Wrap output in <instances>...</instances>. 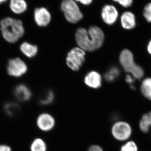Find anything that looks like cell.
Segmentation results:
<instances>
[{
	"mask_svg": "<svg viewBox=\"0 0 151 151\" xmlns=\"http://www.w3.org/2000/svg\"><path fill=\"white\" fill-rule=\"evenodd\" d=\"M87 151H103V150L100 146L94 145L91 146Z\"/></svg>",
	"mask_w": 151,
	"mask_h": 151,
	"instance_id": "cell-26",
	"label": "cell"
},
{
	"mask_svg": "<svg viewBox=\"0 0 151 151\" xmlns=\"http://www.w3.org/2000/svg\"><path fill=\"white\" fill-rule=\"evenodd\" d=\"M37 124L40 129L43 132H48L54 128L55 121L50 114L42 113L39 115L37 120Z\"/></svg>",
	"mask_w": 151,
	"mask_h": 151,
	"instance_id": "cell-9",
	"label": "cell"
},
{
	"mask_svg": "<svg viewBox=\"0 0 151 151\" xmlns=\"http://www.w3.org/2000/svg\"><path fill=\"white\" fill-rule=\"evenodd\" d=\"M119 62L124 70L135 79H141L144 77V69L135 62L134 54L129 50L126 49L121 52Z\"/></svg>",
	"mask_w": 151,
	"mask_h": 151,
	"instance_id": "cell-3",
	"label": "cell"
},
{
	"mask_svg": "<svg viewBox=\"0 0 151 151\" xmlns=\"http://www.w3.org/2000/svg\"><path fill=\"white\" fill-rule=\"evenodd\" d=\"M120 21L122 27L126 30L133 29L136 27L137 25L134 14L129 11L124 12L122 14Z\"/></svg>",
	"mask_w": 151,
	"mask_h": 151,
	"instance_id": "cell-11",
	"label": "cell"
},
{
	"mask_svg": "<svg viewBox=\"0 0 151 151\" xmlns=\"http://www.w3.org/2000/svg\"><path fill=\"white\" fill-rule=\"evenodd\" d=\"M20 50L25 56L31 58L37 54L38 48L36 45L27 42H24L21 45Z\"/></svg>",
	"mask_w": 151,
	"mask_h": 151,
	"instance_id": "cell-16",
	"label": "cell"
},
{
	"mask_svg": "<svg viewBox=\"0 0 151 151\" xmlns=\"http://www.w3.org/2000/svg\"><path fill=\"white\" fill-rule=\"evenodd\" d=\"M111 133L113 137L120 142L129 140L133 133L131 125L125 121H119L116 122L111 129Z\"/></svg>",
	"mask_w": 151,
	"mask_h": 151,
	"instance_id": "cell-5",
	"label": "cell"
},
{
	"mask_svg": "<svg viewBox=\"0 0 151 151\" xmlns=\"http://www.w3.org/2000/svg\"><path fill=\"white\" fill-rule=\"evenodd\" d=\"M60 9L66 20L71 23H76L83 18V14L75 0H63Z\"/></svg>",
	"mask_w": 151,
	"mask_h": 151,
	"instance_id": "cell-4",
	"label": "cell"
},
{
	"mask_svg": "<svg viewBox=\"0 0 151 151\" xmlns=\"http://www.w3.org/2000/svg\"><path fill=\"white\" fill-rule=\"evenodd\" d=\"M135 79L131 74H128L126 75V78H125V81L127 84H129L130 86L134 85V83L135 82Z\"/></svg>",
	"mask_w": 151,
	"mask_h": 151,
	"instance_id": "cell-25",
	"label": "cell"
},
{
	"mask_svg": "<svg viewBox=\"0 0 151 151\" xmlns=\"http://www.w3.org/2000/svg\"><path fill=\"white\" fill-rule=\"evenodd\" d=\"M19 109V105L14 102H9L4 105L5 111L9 116H13L16 114Z\"/></svg>",
	"mask_w": 151,
	"mask_h": 151,
	"instance_id": "cell-20",
	"label": "cell"
},
{
	"mask_svg": "<svg viewBox=\"0 0 151 151\" xmlns=\"http://www.w3.org/2000/svg\"><path fill=\"white\" fill-rule=\"evenodd\" d=\"M51 18L50 13L45 8H37L35 11V20L39 26H46L50 22Z\"/></svg>",
	"mask_w": 151,
	"mask_h": 151,
	"instance_id": "cell-10",
	"label": "cell"
},
{
	"mask_svg": "<svg viewBox=\"0 0 151 151\" xmlns=\"http://www.w3.org/2000/svg\"><path fill=\"white\" fill-rule=\"evenodd\" d=\"M147 50L148 52L151 55V39L149 41L147 46Z\"/></svg>",
	"mask_w": 151,
	"mask_h": 151,
	"instance_id": "cell-29",
	"label": "cell"
},
{
	"mask_svg": "<svg viewBox=\"0 0 151 151\" xmlns=\"http://www.w3.org/2000/svg\"><path fill=\"white\" fill-rule=\"evenodd\" d=\"M7 70L8 73L11 76L20 77L27 71V65L20 58H14L9 60Z\"/></svg>",
	"mask_w": 151,
	"mask_h": 151,
	"instance_id": "cell-7",
	"label": "cell"
},
{
	"mask_svg": "<svg viewBox=\"0 0 151 151\" xmlns=\"http://www.w3.org/2000/svg\"><path fill=\"white\" fill-rule=\"evenodd\" d=\"M85 55V52L80 47L72 49L66 57L68 66L72 70L77 71L84 62Z\"/></svg>",
	"mask_w": 151,
	"mask_h": 151,
	"instance_id": "cell-6",
	"label": "cell"
},
{
	"mask_svg": "<svg viewBox=\"0 0 151 151\" xmlns=\"http://www.w3.org/2000/svg\"><path fill=\"white\" fill-rule=\"evenodd\" d=\"M0 26L3 37L9 43L17 42L24 35V27L20 20L6 18L0 22Z\"/></svg>",
	"mask_w": 151,
	"mask_h": 151,
	"instance_id": "cell-2",
	"label": "cell"
},
{
	"mask_svg": "<svg viewBox=\"0 0 151 151\" xmlns=\"http://www.w3.org/2000/svg\"><path fill=\"white\" fill-rule=\"evenodd\" d=\"M114 2L119 3L120 5L124 8H128L132 5L133 0H113Z\"/></svg>",
	"mask_w": 151,
	"mask_h": 151,
	"instance_id": "cell-24",
	"label": "cell"
},
{
	"mask_svg": "<svg viewBox=\"0 0 151 151\" xmlns=\"http://www.w3.org/2000/svg\"><path fill=\"white\" fill-rule=\"evenodd\" d=\"M30 150L31 151H46V143L41 139L37 138L31 145Z\"/></svg>",
	"mask_w": 151,
	"mask_h": 151,
	"instance_id": "cell-19",
	"label": "cell"
},
{
	"mask_svg": "<svg viewBox=\"0 0 151 151\" xmlns=\"http://www.w3.org/2000/svg\"><path fill=\"white\" fill-rule=\"evenodd\" d=\"M102 77L100 73L95 71H92L86 74L84 78V82L87 86L98 89L102 85Z\"/></svg>",
	"mask_w": 151,
	"mask_h": 151,
	"instance_id": "cell-12",
	"label": "cell"
},
{
	"mask_svg": "<svg viewBox=\"0 0 151 151\" xmlns=\"http://www.w3.org/2000/svg\"><path fill=\"white\" fill-rule=\"evenodd\" d=\"M139 148L136 142L133 140L126 141L122 146L120 151H138Z\"/></svg>",
	"mask_w": 151,
	"mask_h": 151,
	"instance_id": "cell-21",
	"label": "cell"
},
{
	"mask_svg": "<svg viewBox=\"0 0 151 151\" xmlns=\"http://www.w3.org/2000/svg\"><path fill=\"white\" fill-rule=\"evenodd\" d=\"M143 16L148 22L151 23V3L147 4L143 10Z\"/></svg>",
	"mask_w": 151,
	"mask_h": 151,
	"instance_id": "cell-23",
	"label": "cell"
},
{
	"mask_svg": "<svg viewBox=\"0 0 151 151\" xmlns=\"http://www.w3.org/2000/svg\"><path fill=\"white\" fill-rule=\"evenodd\" d=\"M14 94L17 99L23 102L29 100L32 97L31 91L26 85L23 84L17 85L14 89Z\"/></svg>",
	"mask_w": 151,
	"mask_h": 151,
	"instance_id": "cell-13",
	"label": "cell"
},
{
	"mask_svg": "<svg viewBox=\"0 0 151 151\" xmlns=\"http://www.w3.org/2000/svg\"><path fill=\"white\" fill-rule=\"evenodd\" d=\"M105 35L98 27H89L88 31L79 28L76 33V40L78 46L84 51H94L100 48L104 42Z\"/></svg>",
	"mask_w": 151,
	"mask_h": 151,
	"instance_id": "cell-1",
	"label": "cell"
},
{
	"mask_svg": "<svg viewBox=\"0 0 151 151\" xmlns=\"http://www.w3.org/2000/svg\"><path fill=\"white\" fill-rule=\"evenodd\" d=\"M140 91L143 97L151 101V77L143 78L140 86Z\"/></svg>",
	"mask_w": 151,
	"mask_h": 151,
	"instance_id": "cell-15",
	"label": "cell"
},
{
	"mask_svg": "<svg viewBox=\"0 0 151 151\" xmlns=\"http://www.w3.org/2000/svg\"><path fill=\"white\" fill-rule=\"evenodd\" d=\"M7 0H0V4H2V3L5 2Z\"/></svg>",
	"mask_w": 151,
	"mask_h": 151,
	"instance_id": "cell-30",
	"label": "cell"
},
{
	"mask_svg": "<svg viewBox=\"0 0 151 151\" xmlns=\"http://www.w3.org/2000/svg\"><path fill=\"white\" fill-rule=\"evenodd\" d=\"M10 7L14 13L21 14L26 10L27 4L25 0H11Z\"/></svg>",
	"mask_w": 151,
	"mask_h": 151,
	"instance_id": "cell-17",
	"label": "cell"
},
{
	"mask_svg": "<svg viewBox=\"0 0 151 151\" xmlns=\"http://www.w3.org/2000/svg\"><path fill=\"white\" fill-rule=\"evenodd\" d=\"M139 129L144 134H147L151 130V111L143 114L139 123Z\"/></svg>",
	"mask_w": 151,
	"mask_h": 151,
	"instance_id": "cell-14",
	"label": "cell"
},
{
	"mask_svg": "<svg viewBox=\"0 0 151 151\" xmlns=\"http://www.w3.org/2000/svg\"><path fill=\"white\" fill-rule=\"evenodd\" d=\"M54 98V94L51 91H48L41 97L40 102L41 105H47L50 104Z\"/></svg>",
	"mask_w": 151,
	"mask_h": 151,
	"instance_id": "cell-22",
	"label": "cell"
},
{
	"mask_svg": "<svg viewBox=\"0 0 151 151\" xmlns=\"http://www.w3.org/2000/svg\"><path fill=\"white\" fill-rule=\"evenodd\" d=\"M119 13L115 6L106 5L102 9L101 17L106 24L111 25L114 24L118 19Z\"/></svg>",
	"mask_w": 151,
	"mask_h": 151,
	"instance_id": "cell-8",
	"label": "cell"
},
{
	"mask_svg": "<svg viewBox=\"0 0 151 151\" xmlns=\"http://www.w3.org/2000/svg\"><path fill=\"white\" fill-rule=\"evenodd\" d=\"M120 71L118 67L114 66L111 67L105 73L104 78L106 81L111 82L116 80L120 75Z\"/></svg>",
	"mask_w": 151,
	"mask_h": 151,
	"instance_id": "cell-18",
	"label": "cell"
},
{
	"mask_svg": "<svg viewBox=\"0 0 151 151\" xmlns=\"http://www.w3.org/2000/svg\"><path fill=\"white\" fill-rule=\"evenodd\" d=\"M0 151H12L10 147L6 145H0Z\"/></svg>",
	"mask_w": 151,
	"mask_h": 151,
	"instance_id": "cell-28",
	"label": "cell"
},
{
	"mask_svg": "<svg viewBox=\"0 0 151 151\" xmlns=\"http://www.w3.org/2000/svg\"><path fill=\"white\" fill-rule=\"evenodd\" d=\"M76 1L81 3L84 5H89L92 4L93 0H75Z\"/></svg>",
	"mask_w": 151,
	"mask_h": 151,
	"instance_id": "cell-27",
	"label": "cell"
}]
</instances>
